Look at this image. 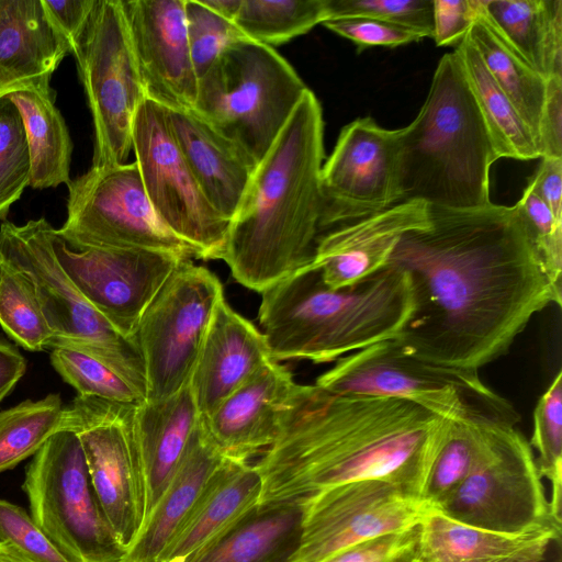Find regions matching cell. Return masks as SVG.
<instances>
[{
	"label": "cell",
	"mask_w": 562,
	"mask_h": 562,
	"mask_svg": "<svg viewBox=\"0 0 562 562\" xmlns=\"http://www.w3.org/2000/svg\"><path fill=\"white\" fill-rule=\"evenodd\" d=\"M386 265L407 274L412 311L394 338L428 362L479 371L505 355L531 317L561 305L515 205H428Z\"/></svg>",
	"instance_id": "1"
},
{
	"label": "cell",
	"mask_w": 562,
	"mask_h": 562,
	"mask_svg": "<svg viewBox=\"0 0 562 562\" xmlns=\"http://www.w3.org/2000/svg\"><path fill=\"white\" fill-rule=\"evenodd\" d=\"M451 423L411 401L296 383L278 436L256 464L259 504L303 501L361 480L390 481L423 499Z\"/></svg>",
	"instance_id": "2"
},
{
	"label": "cell",
	"mask_w": 562,
	"mask_h": 562,
	"mask_svg": "<svg viewBox=\"0 0 562 562\" xmlns=\"http://www.w3.org/2000/svg\"><path fill=\"white\" fill-rule=\"evenodd\" d=\"M322 106L307 89L232 217L218 259L243 286L262 293L313 262L323 234Z\"/></svg>",
	"instance_id": "3"
},
{
	"label": "cell",
	"mask_w": 562,
	"mask_h": 562,
	"mask_svg": "<svg viewBox=\"0 0 562 562\" xmlns=\"http://www.w3.org/2000/svg\"><path fill=\"white\" fill-rule=\"evenodd\" d=\"M411 311L408 278L396 267L331 289L311 263L261 293L258 319L274 361L318 364L395 338Z\"/></svg>",
	"instance_id": "4"
},
{
	"label": "cell",
	"mask_w": 562,
	"mask_h": 562,
	"mask_svg": "<svg viewBox=\"0 0 562 562\" xmlns=\"http://www.w3.org/2000/svg\"><path fill=\"white\" fill-rule=\"evenodd\" d=\"M499 159L453 50L436 67L416 117L398 128L400 201L472 210L490 205V169Z\"/></svg>",
	"instance_id": "5"
},
{
	"label": "cell",
	"mask_w": 562,
	"mask_h": 562,
	"mask_svg": "<svg viewBox=\"0 0 562 562\" xmlns=\"http://www.w3.org/2000/svg\"><path fill=\"white\" fill-rule=\"evenodd\" d=\"M308 88L271 46H228L198 79L193 111L257 166Z\"/></svg>",
	"instance_id": "6"
},
{
	"label": "cell",
	"mask_w": 562,
	"mask_h": 562,
	"mask_svg": "<svg viewBox=\"0 0 562 562\" xmlns=\"http://www.w3.org/2000/svg\"><path fill=\"white\" fill-rule=\"evenodd\" d=\"M315 385L336 394L411 401L452 422L515 427L520 419L477 371L428 362L407 352L394 338L339 358L317 376Z\"/></svg>",
	"instance_id": "7"
},
{
	"label": "cell",
	"mask_w": 562,
	"mask_h": 562,
	"mask_svg": "<svg viewBox=\"0 0 562 562\" xmlns=\"http://www.w3.org/2000/svg\"><path fill=\"white\" fill-rule=\"evenodd\" d=\"M45 218L0 226V259L33 284L53 333L50 349L70 347L101 360L145 398L146 380L136 342L121 335L77 290L53 252Z\"/></svg>",
	"instance_id": "8"
},
{
	"label": "cell",
	"mask_w": 562,
	"mask_h": 562,
	"mask_svg": "<svg viewBox=\"0 0 562 562\" xmlns=\"http://www.w3.org/2000/svg\"><path fill=\"white\" fill-rule=\"evenodd\" d=\"M30 515L70 562H123L93 488L81 443L59 430L33 456L23 482Z\"/></svg>",
	"instance_id": "9"
},
{
	"label": "cell",
	"mask_w": 562,
	"mask_h": 562,
	"mask_svg": "<svg viewBox=\"0 0 562 562\" xmlns=\"http://www.w3.org/2000/svg\"><path fill=\"white\" fill-rule=\"evenodd\" d=\"M72 55L93 121L92 166L126 164L134 120L146 94L122 0H95Z\"/></svg>",
	"instance_id": "10"
},
{
	"label": "cell",
	"mask_w": 562,
	"mask_h": 562,
	"mask_svg": "<svg viewBox=\"0 0 562 562\" xmlns=\"http://www.w3.org/2000/svg\"><path fill=\"white\" fill-rule=\"evenodd\" d=\"M136 405L77 395L64 407L60 427L78 437L99 503L126 551L147 519Z\"/></svg>",
	"instance_id": "11"
},
{
	"label": "cell",
	"mask_w": 562,
	"mask_h": 562,
	"mask_svg": "<svg viewBox=\"0 0 562 562\" xmlns=\"http://www.w3.org/2000/svg\"><path fill=\"white\" fill-rule=\"evenodd\" d=\"M67 187V217L56 231L71 248L147 249L200 259L157 215L135 161L92 166Z\"/></svg>",
	"instance_id": "12"
},
{
	"label": "cell",
	"mask_w": 562,
	"mask_h": 562,
	"mask_svg": "<svg viewBox=\"0 0 562 562\" xmlns=\"http://www.w3.org/2000/svg\"><path fill=\"white\" fill-rule=\"evenodd\" d=\"M220 279L182 260L145 310L134 335L145 368L146 402L164 401L191 378L218 300Z\"/></svg>",
	"instance_id": "13"
},
{
	"label": "cell",
	"mask_w": 562,
	"mask_h": 562,
	"mask_svg": "<svg viewBox=\"0 0 562 562\" xmlns=\"http://www.w3.org/2000/svg\"><path fill=\"white\" fill-rule=\"evenodd\" d=\"M531 446L502 426L490 456L434 509L473 527L508 535L562 529L551 515Z\"/></svg>",
	"instance_id": "14"
},
{
	"label": "cell",
	"mask_w": 562,
	"mask_h": 562,
	"mask_svg": "<svg viewBox=\"0 0 562 562\" xmlns=\"http://www.w3.org/2000/svg\"><path fill=\"white\" fill-rule=\"evenodd\" d=\"M132 142L157 215L199 251L200 259H218L229 221L213 209L200 188L171 134L166 109L145 99L134 120Z\"/></svg>",
	"instance_id": "15"
},
{
	"label": "cell",
	"mask_w": 562,
	"mask_h": 562,
	"mask_svg": "<svg viewBox=\"0 0 562 562\" xmlns=\"http://www.w3.org/2000/svg\"><path fill=\"white\" fill-rule=\"evenodd\" d=\"M303 501L300 544L290 562H322L353 544L417 526L432 509L384 480L339 484Z\"/></svg>",
	"instance_id": "16"
},
{
	"label": "cell",
	"mask_w": 562,
	"mask_h": 562,
	"mask_svg": "<svg viewBox=\"0 0 562 562\" xmlns=\"http://www.w3.org/2000/svg\"><path fill=\"white\" fill-rule=\"evenodd\" d=\"M323 234L400 203L398 130L358 117L340 132L321 170Z\"/></svg>",
	"instance_id": "17"
},
{
	"label": "cell",
	"mask_w": 562,
	"mask_h": 562,
	"mask_svg": "<svg viewBox=\"0 0 562 562\" xmlns=\"http://www.w3.org/2000/svg\"><path fill=\"white\" fill-rule=\"evenodd\" d=\"M47 233L68 279L121 335L133 340L145 310L184 260L147 249L77 250L52 225Z\"/></svg>",
	"instance_id": "18"
},
{
	"label": "cell",
	"mask_w": 562,
	"mask_h": 562,
	"mask_svg": "<svg viewBox=\"0 0 562 562\" xmlns=\"http://www.w3.org/2000/svg\"><path fill=\"white\" fill-rule=\"evenodd\" d=\"M122 5L146 99L168 110H192L198 77L184 0H122Z\"/></svg>",
	"instance_id": "19"
},
{
	"label": "cell",
	"mask_w": 562,
	"mask_h": 562,
	"mask_svg": "<svg viewBox=\"0 0 562 562\" xmlns=\"http://www.w3.org/2000/svg\"><path fill=\"white\" fill-rule=\"evenodd\" d=\"M295 385L285 366L269 361L211 415L201 416L206 437L224 459L248 462L276 440Z\"/></svg>",
	"instance_id": "20"
},
{
	"label": "cell",
	"mask_w": 562,
	"mask_h": 562,
	"mask_svg": "<svg viewBox=\"0 0 562 562\" xmlns=\"http://www.w3.org/2000/svg\"><path fill=\"white\" fill-rule=\"evenodd\" d=\"M428 224V204L417 200L400 202L322 234L312 266L331 289L353 284L386 266L403 234Z\"/></svg>",
	"instance_id": "21"
},
{
	"label": "cell",
	"mask_w": 562,
	"mask_h": 562,
	"mask_svg": "<svg viewBox=\"0 0 562 562\" xmlns=\"http://www.w3.org/2000/svg\"><path fill=\"white\" fill-rule=\"evenodd\" d=\"M273 360L265 336L222 296L212 314L189 384L202 417Z\"/></svg>",
	"instance_id": "22"
},
{
	"label": "cell",
	"mask_w": 562,
	"mask_h": 562,
	"mask_svg": "<svg viewBox=\"0 0 562 562\" xmlns=\"http://www.w3.org/2000/svg\"><path fill=\"white\" fill-rule=\"evenodd\" d=\"M68 54L42 0H0V99L24 88L52 90V75Z\"/></svg>",
	"instance_id": "23"
},
{
	"label": "cell",
	"mask_w": 562,
	"mask_h": 562,
	"mask_svg": "<svg viewBox=\"0 0 562 562\" xmlns=\"http://www.w3.org/2000/svg\"><path fill=\"white\" fill-rule=\"evenodd\" d=\"M171 134L213 209L231 222L256 168L193 110H168Z\"/></svg>",
	"instance_id": "24"
},
{
	"label": "cell",
	"mask_w": 562,
	"mask_h": 562,
	"mask_svg": "<svg viewBox=\"0 0 562 562\" xmlns=\"http://www.w3.org/2000/svg\"><path fill=\"white\" fill-rule=\"evenodd\" d=\"M261 475L249 462L224 459L157 562H188L259 504Z\"/></svg>",
	"instance_id": "25"
},
{
	"label": "cell",
	"mask_w": 562,
	"mask_h": 562,
	"mask_svg": "<svg viewBox=\"0 0 562 562\" xmlns=\"http://www.w3.org/2000/svg\"><path fill=\"white\" fill-rule=\"evenodd\" d=\"M224 458L200 423L188 450L123 562H157L207 488Z\"/></svg>",
	"instance_id": "26"
},
{
	"label": "cell",
	"mask_w": 562,
	"mask_h": 562,
	"mask_svg": "<svg viewBox=\"0 0 562 562\" xmlns=\"http://www.w3.org/2000/svg\"><path fill=\"white\" fill-rule=\"evenodd\" d=\"M562 529L520 535L482 529L452 520L434 508L420 522L422 562H537Z\"/></svg>",
	"instance_id": "27"
},
{
	"label": "cell",
	"mask_w": 562,
	"mask_h": 562,
	"mask_svg": "<svg viewBox=\"0 0 562 562\" xmlns=\"http://www.w3.org/2000/svg\"><path fill=\"white\" fill-rule=\"evenodd\" d=\"M200 418L189 383L164 401L136 405L147 482V517L184 458Z\"/></svg>",
	"instance_id": "28"
},
{
	"label": "cell",
	"mask_w": 562,
	"mask_h": 562,
	"mask_svg": "<svg viewBox=\"0 0 562 562\" xmlns=\"http://www.w3.org/2000/svg\"><path fill=\"white\" fill-rule=\"evenodd\" d=\"M303 514L300 499L258 504L188 562H290Z\"/></svg>",
	"instance_id": "29"
},
{
	"label": "cell",
	"mask_w": 562,
	"mask_h": 562,
	"mask_svg": "<svg viewBox=\"0 0 562 562\" xmlns=\"http://www.w3.org/2000/svg\"><path fill=\"white\" fill-rule=\"evenodd\" d=\"M482 11L537 72L562 77V0H482Z\"/></svg>",
	"instance_id": "30"
},
{
	"label": "cell",
	"mask_w": 562,
	"mask_h": 562,
	"mask_svg": "<svg viewBox=\"0 0 562 562\" xmlns=\"http://www.w3.org/2000/svg\"><path fill=\"white\" fill-rule=\"evenodd\" d=\"M5 97L22 119L31 162L30 186L47 189L68 184L72 143L53 91L24 88Z\"/></svg>",
	"instance_id": "31"
},
{
	"label": "cell",
	"mask_w": 562,
	"mask_h": 562,
	"mask_svg": "<svg viewBox=\"0 0 562 562\" xmlns=\"http://www.w3.org/2000/svg\"><path fill=\"white\" fill-rule=\"evenodd\" d=\"M468 37L495 82L531 131L540 150V126L548 80L529 66L493 27L482 11V0Z\"/></svg>",
	"instance_id": "32"
},
{
	"label": "cell",
	"mask_w": 562,
	"mask_h": 562,
	"mask_svg": "<svg viewBox=\"0 0 562 562\" xmlns=\"http://www.w3.org/2000/svg\"><path fill=\"white\" fill-rule=\"evenodd\" d=\"M454 52L498 157L517 160L540 158V150L531 131L493 79L468 35L457 45Z\"/></svg>",
	"instance_id": "33"
},
{
	"label": "cell",
	"mask_w": 562,
	"mask_h": 562,
	"mask_svg": "<svg viewBox=\"0 0 562 562\" xmlns=\"http://www.w3.org/2000/svg\"><path fill=\"white\" fill-rule=\"evenodd\" d=\"M502 426L505 425L452 422L430 467L423 501L434 508L465 480L490 456Z\"/></svg>",
	"instance_id": "34"
},
{
	"label": "cell",
	"mask_w": 562,
	"mask_h": 562,
	"mask_svg": "<svg viewBox=\"0 0 562 562\" xmlns=\"http://www.w3.org/2000/svg\"><path fill=\"white\" fill-rule=\"evenodd\" d=\"M327 0H241L234 23L254 42L271 46L327 21Z\"/></svg>",
	"instance_id": "35"
},
{
	"label": "cell",
	"mask_w": 562,
	"mask_h": 562,
	"mask_svg": "<svg viewBox=\"0 0 562 562\" xmlns=\"http://www.w3.org/2000/svg\"><path fill=\"white\" fill-rule=\"evenodd\" d=\"M64 407L60 395L50 393L0 412V472L34 456L60 430Z\"/></svg>",
	"instance_id": "36"
},
{
	"label": "cell",
	"mask_w": 562,
	"mask_h": 562,
	"mask_svg": "<svg viewBox=\"0 0 562 562\" xmlns=\"http://www.w3.org/2000/svg\"><path fill=\"white\" fill-rule=\"evenodd\" d=\"M0 325L11 339L30 351L48 348L53 338L32 282L1 259Z\"/></svg>",
	"instance_id": "37"
},
{
	"label": "cell",
	"mask_w": 562,
	"mask_h": 562,
	"mask_svg": "<svg viewBox=\"0 0 562 562\" xmlns=\"http://www.w3.org/2000/svg\"><path fill=\"white\" fill-rule=\"evenodd\" d=\"M538 456L536 464L541 476L551 484L549 499L552 517L562 524V372L557 373L540 396L533 412L530 440Z\"/></svg>",
	"instance_id": "38"
},
{
	"label": "cell",
	"mask_w": 562,
	"mask_h": 562,
	"mask_svg": "<svg viewBox=\"0 0 562 562\" xmlns=\"http://www.w3.org/2000/svg\"><path fill=\"white\" fill-rule=\"evenodd\" d=\"M50 363L78 395L139 404L144 396L101 360L70 347L53 348Z\"/></svg>",
	"instance_id": "39"
},
{
	"label": "cell",
	"mask_w": 562,
	"mask_h": 562,
	"mask_svg": "<svg viewBox=\"0 0 562 562\" xmlns=\"http://www.w3.org/2000/svg\"><path fill=\"white\" fill-rule=\"evenodd\" d=\"M31 162L21 115L8 98L0 99V220L30 186Z\"/></svg>",
	"instance_id": "40"
},
{
	"label": "cell",
	"mask_w": 562,
	"mask_h": 562,
	"mask_svg": "<svg viewBox=\"0 0 562 562\" xmlns=\"http://www.w3.org/2000/svg\"><path fill=\"white\" fill-rule=\"evenodd\" d=\"M188 44L198 79L232 44L247 38L234 21L216 13L201 0H184Z\"/></svg>",
	"instance_id": "41"
},
{
	"label": "cell",
	"mask_w": 562,
	"mask_h": 562,
	"mask_svg": "<svg viewBox=\"0 0 562 562\" xmlns=\"http://www.w3.org/2000/svg\"><path fill=\"white\" fill-rule=\"evenodd\" d=\"M515 207L546 276L562 295V222L529 186Z\"/></svg>",
	"instance_id": "42"
},
{
	"label": "cell",
	"mask_w": 562,
	"mask_h": 562,
	"mask_svg": "<svg viewBox=\"0 0 562 562\" xmlns=\"http://www.w3.org/2000/svg\"><path fill=\"white\" fill-rule=\"evenodd\" d=\"M327 8L328 20L371 18L432 37L434 0H327Z\"/></svg>",
	"instance_id": "43"
},
{
	"label": "cell",
	"mask_w": 562,
	"mask_h": 562,
	"mask_svg": "<svg viewBox=\"0 0 562 562\" xmlns=\"http://www.w3.org/2000/svg\"><path fill=\"white\" fill-rule=\"evenodd\" d=\"M0 540L38 562H70L22 507L0 499Z\"/></svg>",
	"instance_id": "44"
},
{
	"label": "cell",
	"mask_w": 562,
	"mask_h": 562,
	"mask_svg": "<svg viewBox=\"0 0 562 562\" xmlns=\"http://www.w3.org/2000/svg\"><path fill=\"white\" fill-rule=\"evenodd\" d=\"M420 524L346 548L322 562H422Z\"/></svg>",
	"instance_id": "45"
},
{
	"label": "cell",
	"mask_w": 562,
	"mask_h": 562,
	"mask_svg": "<svg viewBox=\"0 0 562 562\" xmlns=\"http://www.w3.org/2000/svg\"><path fill=\"white\" fill-rule=\"evenodd\" d=\"M322 24L353 42L358 53L373 46L394 48L425 38L424 35L411 29L363 16L330 19Z\"/></svg>",
	"instance_id": "46"
},
{
	"label": "cell",
	"mask_w": 562,
	"mask_h": 562,
	"mask_svg": "<svg viewBox=\"0 0 562 562\" xmlns=\"http://www.w3.org/2000/svg\"><path fill=\"white\" fill-rule=\"evenodd\" d=\"M481 10V0H434L432 37L438 47L459 44Z\"/></svg>",
	"instance_id": "47"
},
{
	"label": "cell",
	"mask_w": 562,
	"mask_h": 562,
	"mask_svg": "<svg viewBox=\"0 0 562 562\" xmlns=\"http://www.w3.org/2000/svg\"><path fill=\"white\" fill-rule=\"evenodd\" d=\"M539 146L540 158H562V77L548 79Z\"/></svg>",
	"instance_id": "48"
},
{
	"label": "cell",
	"mask_w": 562,
	"mask_h": 562,
	"mask_svg": "<svg viewBox=\"0 0 562 562\" xmlns=\"http://www.w3.org/2000/svg\"><path fill=\"white\" fill-rule=\"evenodd\" d=\"M42 2L52 23L68 42L72 54L95 0H42Z\"/></svg>",
	"instance_id": "49"
},
{
	"label": "cell",
	"mask_w": 562,
	"mask_h": 562,
	"mask_svg": "<svg viewBox=\"0 0 562 562\" xmlns=\"http://www.w3.org/2000/svg\"><path fill=\"white\" fill-rule=\"evenodd\" d=\"M528 186L562 222V158L542 157Z\"/></svg>",
	"instance_id": "50"
},
{
	"label": "cell",
	"mask_w": 562,
	"mask_h": 562,
	"mask_svg": "<svg viewBox=\"0 0 562 562\" xmlns=\"http://www.w3.org/2000/svg\"><path fill=\"white\" fill-rule=\"evenodd\" d=\"M26 371V360L8 341L0 339V403L11 393Z\"/></svg>",
	"instance_id": "51"
},
{
	"label": "cell",
	"mask_w": 562,
	"mask_h": 562,
	"mask_svg": "<svg viewBox=\"0 0 562 562\" xmlns=\"http://www.w3.org/2000/svg\"><path fill=\"white\" fill-rule=\"evenodd\" d=\"M203 3L222 16L234 21L241 0H203Z\"/></svg>",
	"instance_id": "52"
},
{
	"label": "cell",
	"mask_w": 562,
	"mask_h": 562,
	"mask_svg": "<svg viewBox=\"0 0 562 562\" xmlns=\"http://www.w3.org/2000/svg\"><path fill=\"white\" fill-rule=\"evenodd\" d=\"M0 562H38L12 544L0 540Z\"/></svg>",
	"instance_id": "53"
},
{
	"label": "cell",
	"mask_w": 562,
	"mask_h": 562,
	"mask_svg": "<svg viewBox=\"0 0 562 562\" xmlns=\"http://www.w3.org/2000/svg\"><path fill=\"white\" fill-rule=\"evenodd\" d=\"M537 562H562V536L554 538Z\"/></svg>",
	"instance_id": "54"
}]
</instances>
